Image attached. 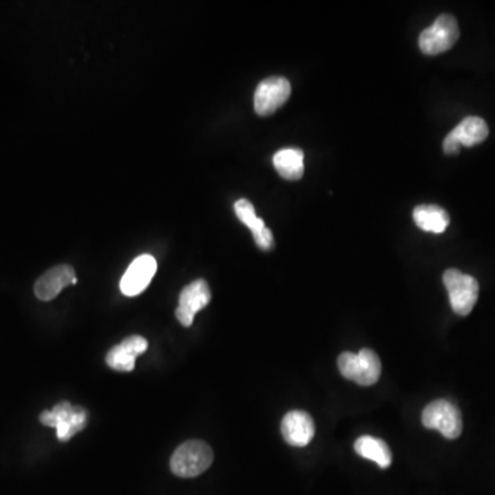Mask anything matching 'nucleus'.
<instances>
[{"label": "nucleus", "instance_id": "nucleus-6", "mask_svg": "<svg viewBox=\"0 0 495 495\" xmlns=\"http://www.w3.org/2000/svg\"><path fill=\"white\" fill-rule=\"evenodd\" d=\"M458 38L460 30L457 20L453 15L443 14L419 35V49L424 54L437 56L452 49Z\"/></svg>", "mask_w": 495, "mask_h": 495}, {"label": "nucleus", "instance_id": "nucleus-11", "mask_svg": "<svg viewBox=\"0 0 495 495\" xmlns=\"http://www.w3.org/2000/svg\"><path fill=\"white\" fill-rule=\"evenodd\" d=\"M284 440L294 447H304L315 435L312 417L306 411L293 410L285 414L281 423Z\"/></svg>", "mask_w": 495, "mask_h": 495}, {"label": "nucleus", "instance_id": "nucleus-1", "mask_svg": "<svg viewBox=\"0 0 495 495\" xmlns=\"http://www.w3.org/2000/svg\"><path fill=\"white\" fill-rule=\"evenodd\" d=\"M213 453L202 440H189L179 446L171 458V471L179 478H195L210 468Z\"/></svg>", "mask_w": 495, "mask_h": 495}, {"label": "nucleus", "instance_id": "nucleus-4", "mask_svg": "<svg viewBox=\"0 0 495 495\" xmlns=\"http://www.w3.org/2000/svg\"><path fill=\"white\" fill-rule=\"evenodd\" d=\"M443 283L449 292L450 304L455 314H471L479 297V284L471 275L464 274L457 268H449L443 274Z\"/></svg>", "mask_w": 495, "mask_h": 495}, {"label": "nucleus", "instance_id": "nucleus-9", "mask_svg": "<svg viewBox=\"0 0 495 495\" xmlns=\"http://www.w3.org/2000/svg\"><path fill=\"white\" fill-rule=\"evenodd\" d=\"M211 302V291L204 280L193 281L184 288L179 296V306L176 315L184 327H192L194 315L205 309Z\"/></svg>", "mask_w": 495, "mask_h": 495}, {"label": "nucleus", "instance_id": "nucleus-3", "mask_svg": "<svg viewBox=\"0 0 495 495\" xmlns=\"http://www.w3.org/2000/svg\"><path fill=\"white\" fill-rule=\"evenodd\" d=\"M88 413L82 406H73L61 402L51 410L40 414V421L47 427L57 429L59 442H68L87 426Z\"/></svg>", "mask_w": 495, "mask_h": 495}, {"label": "nucleus", "instance_id": "nucleus-10", "mask_svg": "<svg viewBox=\"0 0 495 495\" xmlns=\"http://www.w3.org/2000/svg\"><path fill=\"white\" fill-rule=\"evenodd\" d=\"M158 263L150 255L137 257L127 268L126 274L120 281V289L126 296H138L148 288L155 277Z\"/></svg>", "mask_w": 495, "mask_h": 495}, {"label": "nucleus", "instance_id": "nucleus-16", "mask_svg": "<svg viewBox=\"0 0 495 495\" xmlns=\"http://www.w3.org/2000/svg\"><path fill=\"white\" fill-rule=\"evenodd\" d=\"M275 169L284 179L299 181L304 174V153L301 148H283L273 158Z\"/></svg>", "mask_w": 495, "mask_h": 495}, {"label": "nucleus", "instance_id": "nucleus-7", "mask_svg": "<svg viewBox=\"0 0 495 495\" xmlns=\"http://www.w3.org/2000/svg\"><path fill=\"white\" fill-rule=\"evenodd\" d=\"M489 137V127L487 122L481 117L469 116L446 137L443 142V150L446 155H457L461 146L479 145Z\"/></svg>", "mask_w": 495, "mask_h": 495}, {"label": "nucleus", "instance_id": "nucleus-17", "mask_svg": "<svg viewBox=\"0 0 495 495\" xmlns=\"http://www.w3.org/2000/svg\"><path fill=\"white\" fill-rule=\"evenodd\" d=\"M354 449H356V454L366 458V460L374 461L380 468H388L392 463V453H391L390 447L384 440L379 439V437L364 435V436L356 439Z\"/></svg>", "mask_w": 495, "mask_h": 495}, {"label": "nucleus", "instance_id": "nucleus-5", "mask_svg": "<svg viewBox=\"0 0 495 495\" xmlns=\"http://www.w3.org/2000/svg\"><path fill=\"white\" fill-rule=\"evenodd\" d=\"M423 426L428 429H436L446 439H457L463 432V417L454 403L437 400L424 409L421 416Z\"/></svg>", "mask_w": 495, "mask_h": 495}, {"label": "nucleus", "instance_id": "nucleus-2", "mask_svg": "<svg viewBox=\"0 0 495 495\" xmlns=\"http://www.w3.org/2000/svg\"><path fill=\"white\" fill-rule=\"evenodd\" d=\"M338 364L341 376L364 387L376 384L382 376V362L379 356L369 348H362L358 354H341Z\"/></svg>", "mask_w": 495, "mask_h": 495}, {"label": "nucleus", "instance_id": "nucleus-8", "mask_svg": "<svg viewBox=\"0 0 495 495\" xmlns=\"http://www.w3.org/2000/svg\"><path fill=\"white\" fill-rule=\"evenodd\" d=\"M291 83L285 77H268L257 86L255 111L259 116H270L291 96Z\"/></svg>", "mask_w": 495, "mask_h": 495}, {"label": "nucleus", "instance_id": "nucleus-15", "mask_svg": "<svg viewBox=\"0 0 495 495\" xmlns=\"http://www.w3.org/2000/svg\"><path fill=\"white\" fill-rule=\"evenodd\" d=\"M414 221L421 230L440 234L450 223L449 213L437 205H418L413 212Z\"/></svg>", "mask_w": 495, "mask_h": 495}, {"label": "nucleus", "instance_id": "nucleus-13", "mask_svg": "<svg viewBox=\"0 0 495 495\" xmlns=\"http://www.w3.org/2000/svg\"><path fill=\"white\" fill-rule=\"evenodd\" d=\"M148 350V340L142 336H131L113 346L106 356V364L119 372H131L135 367V359Z\"/></svg>", "mask_w": 495, "mask_h": 495}, {"label": "nucleus", "instance_id": "nucleus-14", "mask_svg": "<svg viewBox=\"0 0 495 495\" xmlns=\"http://www.w3.org/2000/svg\"><path fill=\"white\" fill-rule=\"evenodd\" d=\"M234 210H236L239 220H241L245 226H248L249 230L252 231V234H254L255 242H256L257 247L263 249V251L271 249L273 245H274L273 233L266 228L265 220L257 218L256 211H255L251 202H248V200L241 198V200H238L236 205H234Z\"/></svg>", "mask_w": 495, "mask_h": 495}, {"label": "nucleus", "instance_id": "nucleus-12", "mask_svg": "<svg viewBox=\"0 0 495 495\" xmlns=\"http://www.w3.org/2000/svg\"><path fill=\"white\" fill-rule=\"evenodd\" d=\"M77 283L73 267L68 265L57 266L44 273L35 284V294L39 301L50 302L61 293L62 289Z\"/></svg>", "mask_w": 495, "mask_h": 495}]
</instances>
